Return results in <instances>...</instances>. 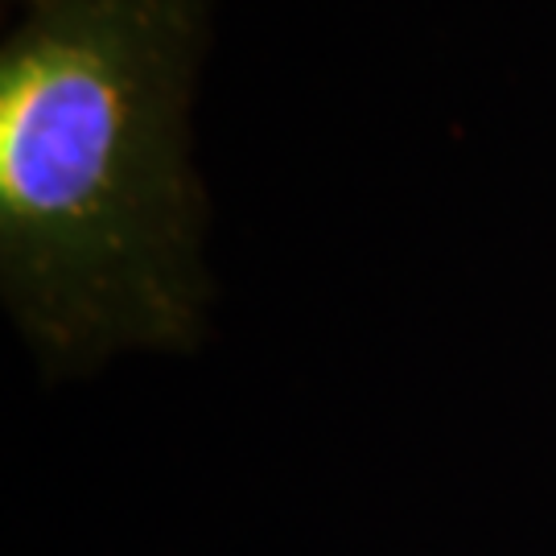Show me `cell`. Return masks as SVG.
Returning a JSON list of instances; mask_svg holds the SVG:
<instances>
[{
    "label": "cell",
    "mask_w": 556,
    "mask_h": 556,
    "mask_svg": "<svg viewBox=\"0 0 556 556\" xmlns=\"http://www.w3.org/2000/svg\"><path fill=\"white\" fill-rule=\"evenodd\" d=\"M9 4H17V0H9Z\"/></svg>",
    "instance_id": "obj_2"
},
{
    "label": "cell",
    "mask_w": 556,
    "mask_h": 556,
    "mask_svg": "<svg viewBox=\"0 0 556 556\" xmlns=\"http://www.w3.org/2000/svg\"><path fill=\"white\" fill-rule=\"evenodd\" d=\"M215 0H17L0 38V301L46 379L211 330L194 100Z\"/></svg>",
    "instance_id": "obj_1"
}]
</instances>
